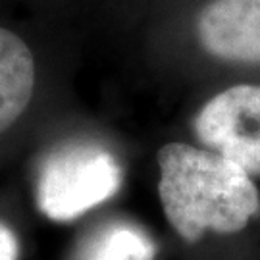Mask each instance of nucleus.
<instances>
[{
    "label": "nucleus",
    "mask_w": 260,
    "mask_h": 260,
    "mask_svg": "<svg viewBox=\"0 0 260 260\" xmlns=\"http://www.w3.org/2000/svg\"><path fill=\"white\" fill-rule=\"evenodd\" d=\"M158 197L168 222L185 241L206 230L237 233L260 212L258 189L241 166L214 150L168 143L156 154Z\"/></svg>",
    "instance_id": "nucleus-1"
},
{
    "label": "nucleus",
    "mask_w": 260,
    "mask_h": 260,
    "mask_svg": "<svg viewBox=\"0 0 260 260\" xmlns=\"http://www.w3.org/2000/svg\"><path fill=\"white\" fill-rule=\"evenodd\" d=\"M121 185V168L99 145L75 143L50 152L37 179L41 212L54 222H72L108 201Z\"/></svg>",
    "instance_id": "nucleus-2"
},
{
    "label": "nucleus",
    "mask_w": 260,
    "mask_h": 260,
    "mask_svg": "<svg viewBox=\"0 0 260 260\" xmlns=\"http://www.w3.org/2000/svg\"><path fill=\"white\" fill-rule=\"evenodd\" d=\"M195 133L205 147L260 176V85H233L210 99Z\"/></svg>",
    "instance_id": "nucleus-3"
},
{
    "label": "nucleus",
    "mask_w": 260,
    "mask_h": 260,
    "mask_svg": "<svg viewBox=\"0 0 260 260\" xmlns=\"http://www.w3.org/2000/svg\"><path fill=\"white\" fill-rule=\"evenodd\" d=\"M195 33L218 60L260 64V0H208L197 14Z\"/></svg>",
    "instance_id": "nucleus-4"
},
{
    "label": "nucleus",
    "mask_w": 260,
    "mask_h": 260,
    "mask_svg": "<svg viewBox=\"0 0 260 260\" xmlns=\"http://www.w3.org/2000/svg\"><path fill=\"white\" fill-rule=\"evenodd\" d=\"M35 85V54L18 31L0 25V133L31 103Z\"/></svg>",
    "instance_id": "nucleus-5"
},
{
    "label": "nucleus",
    "mask_w": 260,
    "mask_h": 260,
    "mask_svg": "<svg viewBox=\"0 0 260 260\" xmlns=\"http://www.w3.org/2000/svg\"><path fill=\"white\" fill-rule=\"evenodd\" d=\"M79 260H154V245L139 228L112 223L93 235Z\"/></svg>",
    "instance_id": "nucleus-6"
},
{
    "label": "nucleus",
    "mask_w": 260,
    "mask_h": 260,
    "mask_svg": "<svg viewBox=\"0 0 260 260\" xmlns=\"http://www.w3.org/2000/svg\"><path fill=\"white\" fill-rule=\"evenodd\" d=\"M0 260H18L16 233L4 223H0Z\"/></svg>",
    "instance_id": "nucleus-7"
}]
</instances>
